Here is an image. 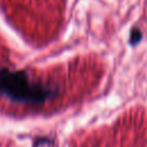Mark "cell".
I'll return each instance as SVG.
<instances>
[{"label": "cell", "mask_w": 147, "mask_h": 147, "mask_svg": "<svg viewBox=\"0 0 147 147\" xmlns=\"http://www.w3.org/2000/svg\"><path fill=\"white\" fill-rule=\"evenodd\" d=\"M57 94L56 86L34 80L25 71L0 69V95L13 102L39 106L54 99Z\"/></svg>", "instance_id": "6da1fadb"}]
</instances>
